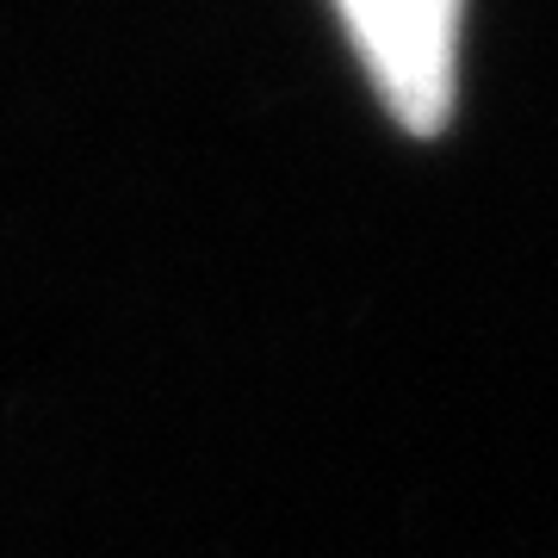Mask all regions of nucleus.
Wrapping results in <instances>:
<instances>
[{
    "label": "nucleus",
    "mask_w": 558,
    "mask_h": 558,
    "mask_svg": "<svg viewBox=\"0 0 558 558\" xmlns=\"http://www.w3.org/2000/svg\"><path fill=\"white\" fill-rule=\"evenodd\" d=\"M336 7L391 119L416 137H435L453 119L459 0H336Z\"/></svg>",
    "instance_id": "obj_1"
}]
</instances>
